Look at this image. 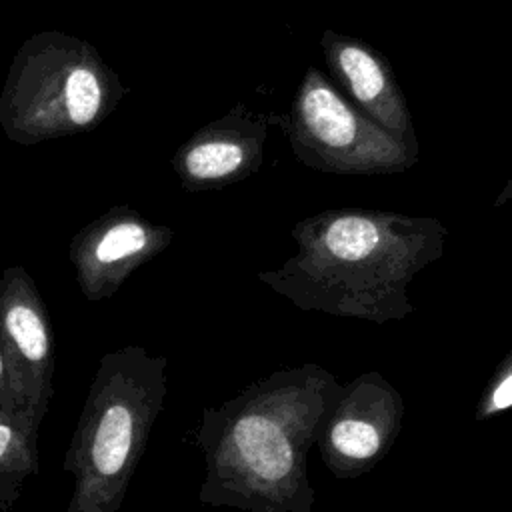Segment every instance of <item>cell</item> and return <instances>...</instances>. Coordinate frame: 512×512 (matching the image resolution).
<instances>
[{"label":"cell","mask_w":512,"mask_h":512,"mask_svg":"<svg viewBox=\"0 0 512 512\" xmlns=\"http://www.w3.org/2000/svg\"><path fill=\"white\" fill-rule=\"evenodd\" d=\"M508 512H512V508H510V510H508Z\"/></svg>","instance_id":"cell-15"},{"label":"cell","mask_w":512,"mask_h":512,"mask_svg":"<svg viewBox=\"0 0 512 512\" xmlns=\"http://www.w3.org/2000/svg\"><path fill=\"white\" fill-rule=\"evenodd\" d=\"M122 96L118 74L90 42L44 30L26 38L8 66L0 126L24 146L78 136L100 126Z\"/></svg>","instance_id":"cell-4"},{"label":"cell","mask_w":512,"mask_h":512,"mask_svg":"<svg viewBox=\"0 0 512 512\" xmlns=\"http://www.w3.org/2000/svg\"><path fill=\"white\" fill-rule=\"evenodd\" d=\"M172 238L170 226L150 222L128 206H112L70 242V264L82 296L90 302L112 298L130 274L164 252Z\"/></svg>","instance_id":"cell-8"},{"label":"cell","mask_w":512,"mask_h":512,"mask_svg":"<svg viewBox=\"0 0 512 512\" xmlns=\"http://www.w3.org/2000/svg\"><path fill=\"white\" fill-rule=\"evenodd\" d=\"M512 408V350L498 362L478 396L474 420L486 422Z\"/></svg>","instance_id":"cell-12"},{"label":"cell","mask_w":512,"mask_h":512,"mask_svg":"<svg viewBox=\"0 0 512 512\" xmlns=\"http://www.w3.org/2000/svg\"><path fill=\"white\" fill-rule=\"evenodd\" d=\"M166 396V356L136 344L100 356L62 464L66 512L120 510Z\"/></svg>","instance_id":"cell-3"},{"label":"cell","mask_w":512,"mask_h":512,"mask_svg":"<svg viewBox=\"0 0 512 512\" xmlns=\"http://www.w3.org/2000/svg\"><path fill=\"white\" fill-rule=\"evenodd\" d=\"M512 198V178L508 180V184L504 186V190L496 196V200H494V206H500V204H504L506 200H510Z\"/></svg>","instance_id":"cell-14"},{"label":"cell","mask_w":512,"mask_h":512,"mask_svg":"<svg viewBox=\"0 0 512 512\" xmlns=\"http://www.w3.org/2000/svg\"><path fill=\"white\" fill-rule=\"evenodd\" d=\"M0 348L18 408L44 418L54 394V330L36 282L20 264L0 276Z\"/></svg>","instance_id":"cell-7"},{"label":"cell","mask_w":512,"mask_h":512,"mask_svg":"<svg viewBox=\"0 0 512 512\" xmlns=\"http://www.w3.org/2000/svg\"><path fill=\"white\" fill-rule=\"evenodd\" d=\"M294 156L330 174H396L418 154L390 136L314 66L300 80L288 114L276 118Z\"/></svg>","instance_id":"cell-5"},{"label":"cell","mask_w":512,"mask_h":512,"mask_svg":"<svg viewBox=\"0 0 512 512\" xmlns=\"http://www.w3.org/2000/svg\"><path fill=\"white\" fill-rule=\"evenodd\" d=\"M30 410L0 406V510L8 512L22 496L24 486L40 472V426Z\"/></svg>","instance_id":"cell-11"},{"label":"cell","mask_w":512,"mask_h":512,"mask_svg":"<svg viewBox=\"0 0 512 512\" xmlns=\"http://www.w3.org/2000/svg\"><path fill=\"white\" fill-rule=\"evenodd\" d=\"M446 226L434 216L336 208L302 218L296 252L260 282L304 312L384 324L414 312L408 284L444 254Z\"/></svg>","instance_id":"cell-2"},{"label":"cell","mask_w":512,"mask_h":512,"mask_svg":"<svg viewBox=\"0 0 512 512\" xmlns=\"http://www.w3.org/2000/svg\"><path fill=\"white\" fill-rule=\"evenodd\" d=\"M270 116L236 104L182 142L170 164L188 192L220 190L236 184L264 164Z\"/></svg>","instance_id":"cell-9"},{"label":"cell","mask_w":512,"mask_h":512,"mask_svg":"<svg viewBox=\"0 0 512 512\" xmlns=\"http://www.w3.org/2000/svg\"><path fill=\"white\" fill-rule=\"evenodd\" d=\"M404 424L402 394L378 372L368 370L342 384L316 448L338 480L372 472L392 450Z\"/></svg>","instance_id":"cell-6"},{"label":"cell","mask_w":512,"mask_h":512,"mask_svg":"<svg viewBox=\"0 0 512 512\" xmlns=\"http://www.w3.org/2000/svg\"><path fill=\"white\" fill-rule=\"evenodd\" d=\"M320 46L330 74L350 102L418 154L412 114L386 56L368 42L334 30L322 34Z\"/></svg>","instance_id":"cell-10"},{"label":"cell","mask_w":512,"mask_h":512,"mask_svg":"<svg viewBox=\"0 0 512 512\" xmlns=\"http://www.w3.org/2000/svg\"><path fill=\"white\" fill-rule=\"evenodd\" d=\"M342 384L320 364L286 366L200 412L198 500L240 512H312L308 452Z\"/></svg>","instance_id":"cell-1"},{"label":"cell","mask_w":512,"mask_h":512,"mask_svg":"<svg viewBox=\"0 0 512 512\" xmlns=\"http://www.w3.org/2000/svg\"><path fill=\"white\" fill-rule=\"evenodd\" d=\"M0 406L10 408V410H22V408H18V404L14 400V394H12V388H10V382H8L2 348H0Z\"/></svg>","instance_id":"cell-13"}]
</instances>
